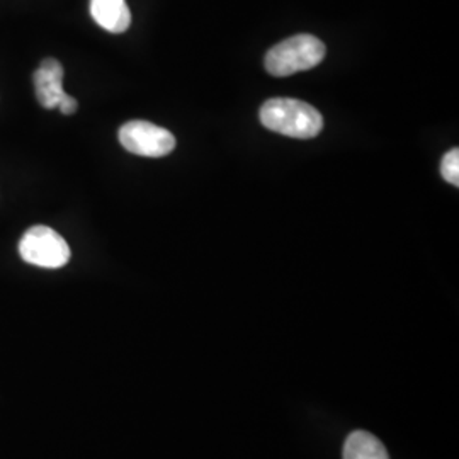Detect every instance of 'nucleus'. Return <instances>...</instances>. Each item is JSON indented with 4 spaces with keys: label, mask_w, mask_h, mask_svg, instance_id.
<instances>
[{
    "label": "nucleus",
    "mask_w": 459,
    "mask_h": 459,
    "mask_svg": "<svg viewBox=\"0 0 459 459\" xmlns=\"http://www.w3.org/2000/svg\"><path fill=\"white\" fill-rule=\"evenodd\" d=\"M344 459H390L383 443L366 430L352 432L344 444Z\"/></svg>",
    "instance_id": "nucleus-7"
},
{
    "label": "nucleus",
    "mask_w": 459,
    "mask_h": 459,
    "mask_svg": "<svg viewBox=\"0 0 459 459\" xmlns=\"http://www.w3.org/2000/svg\"><path fill=\"white\" fill-rule=\"evenodd\" d=\"M34 91L38 102L45 109H56L62 98L66 92L64 91V66L55 60L47 58L38 66L33 75Z\"/></svg>",
    "instance_id": "nucleus-5"
},
{
    "label": "nucleus",
    "mask_w": 459,
    "mask_h": 459,
    "mask_svg": "<svg viewBox=\"0 0 459 459\" xmlns=\"http://www.w3.org/2000/svg\"><path fill=\"white\" fill-rule=\"evenodd\" d=\"M441 174L444 179L453 184V186H459V150L453 148L444 155L443 164H441Z\"/></svg>",
    "instance_id": "nucleus-8"
},
{
    "label": "nucleus",
    "mask_w": 459,
    "mask_h": 459,
    "mask_svg": "<svg viewBox=\"0 0 459 459\" xmlns=\"http://www.w3.org/2000/svg\"><path fill=\"white\" fill-rule=\"evenodd\" d=\"M19 254L22 261L43 269H60L72 257L65 238L45 225H36L22 235L19 242Z\"/></svg>",
    "instance_id": "nucleus-3"
},
{
    "label": "nucleus",
    "mask_w": 459,
    "mask_h": 459,
    "mask_svg": "<svg viewBox=\"0 0 459 459\" xmlns=\"http://www.w3.org/2000/svg\"><path fill=\"white\" fill-rule=\"evenodd\" d=\"M261 123L271 132L308 140L324 130V117L308 102L298 99H269L261 108Z\"/></svg>",
    "instance_id": "nucleus-1"
},
{
    "label": "nucleus",
    "mask_w": 459,
    "mask_h": 459,
    "mask_svg": "<svg viewBox=\"0 0 459 459\" xmlns=\"http://www.w3.org/2000/svg\"><path fill=\"white\" fill-rule=\"evenodd\" d=\"M91 14L99 26L109 33H125L132 24L126 0H91Z\"/></svg>",
    "instance_id": "nucleus-6"
},
{
    "label": "nucleus",
    "mask_w": 459,
    "mask_h": 459,
    "mask_svg": "<svg viewBox=\"0 0 459 459\" xmlns=\"http://www.w3.org/2000/svg\"><path fill=\"white\" fill-rule=\"evenodd\" d=\"M327 48L313 34H296L267 51L265 70L274 77H288L322 64Z\"/></svg>",
    "instance_id": "nucleus-2"
},
{
    "label": "nucleus",
    "mask_w": 459,
    "mask_h": 459,
    "mask_svg": "<svg viewBox=\"0 0 459 459\" xmlns=\"http://www.w3.org/2000/svg\"><path fill=\"white\" fill-rule=\"evenodd\" d=\"M56 109H60V111L66 116L74 115V113L79 109V102H77V99L65 94V96L62 98V100H60V104H58Z\"/></svg>",
    "instance_id": "nucleus-9"
},
{
    "label": "nucleus",
    "mask_w": 459,
    "mask_h": 459,
    "mask_svg": "<svg viewBox=\"0 0 459 459\" xmlns=\"http://www.w3.org/2000/svg\"><path fill=\"white\" fill-rule=\"evenodd\" d=\"M119 143L130 153L160 159L176 148V136L148 121H130L119 130Z\"/></svg>",
    "instance_id": "nucleus-4"
}]
</instances>
